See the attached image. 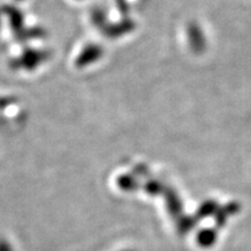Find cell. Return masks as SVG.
Instances as JSON below:
<instances>
[{
    "label": "cell",
    "instance_id": "obj_1",
    "mask_svg": "<svg viewBox=\"0 0 251 251\" xmlns=\"http://www.w3.org/2000/svg\"><path fill=\"white\" fill-rule=\"evenodd\" d=\"M0 251H14V250L7 241L0 240Z\"/></svg>",
    "mask_w": 251,
    "mask_h": 251
}]
</instances>
